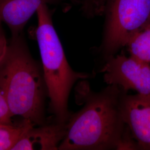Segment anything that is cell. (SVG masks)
Masks as SVG:
<instances>
[{
	"mask_svg": "<svg viewBox=\"0 0 150 150\" xmlns=\"http://www.w3.org/2000/svg\"><path fill=\"white\" fill-rule=\"evenodd\" d=\"M77 86L76 98L83 106L70 116L59 150L139 149L122 116L125 92L113 85L95 92L84 81Z\"/></svg>",
	"mask_w": 150,
	"mask_h": 150,
	"instance_id": "6da1fadb",
	"label": "cell"
},
{
	"mask_svg": "<svg viewBox=\"0 0 150 150\" xmlns=\"http://www.w3.org/2000/svg\"><path fill=\"white\" fill-rule=\"evenodd\" d=\"M0 88L13 116H21L35 126L45 124L47 89L43 72L21 35L12 37L0 61Z\"/></svg>",
	"mask_w": 150,
	"mask_h": 150,
	"instance_id": "7a4b0ae2",
	"label": "cell"
},
{
	"mask_svg": "<svg viewBox=\"0 0 150 150\" xmlns=\"http://www.w3.org/2000/svg\"><path fill=\"white\" fill-rule=\"evenodd\" d=\"M38 25L36 30L42 64V72L50 109L57 122L66 123L70 117L68 100L73 86L89 75L73 70L66 59L64 50L55 30L48 6L38 10Z\"/></svg>",
	"mask_w": 150,
	"mask_h": 150,
	"instance_id": "3957f363",
	"label": "cell"
},
{
	"mask_svg": "<svg viewBox=\"0 0 150 150\" xmlns=\"http://www.w3.org/2000/svg\"><path fill=\"white\" fill-rule=\"evenodd\" d=\"M103 13L105 23L101 51L107 59L150 25V0H106Z\"/></svg>",
	"mask_w": 150,
	"mask_h": 150,
	"instance_id": "277c9868",
	"label": "cell"
},
{
	"mask_svg": "<svg viewBox=\"0 0 150 150\" xmlns=\"http://www.w3.org/2000/svg\"><path fill=\"white\" fill-rule=\"evenodd\" d=\"M107 85L117 86L125 93L135 91L150 97V64L129 55L115 54L106 59L101 70Z\"/></svg>",
	"mask_w": 150,
	"mask_h": 150,
	"instance_id": "5b68a950",
	"label": "cell"
},
{
	"mask_svg": "<svg viewBox=\"0 0 150 150\" xmlns=\"http://www.w3.org/2000/svg\"><path fill=\"white\" fill-rule=\"evenodd\" d=\"M121 112L139 149L150 150V97L124 93Z\"/></svg>",
	"mask_w": 150,
	"mask_h": 150,
	"instance_id": "8992f818",
	"label": "cell"
},
{
	"mask_svg": "<svg viewBox=\"0 0 150 150\" xmlns=\"http://www.w3.org/2000/svg\"><path fill=\"white\" fill-rule=\"evenodd\" d=\"M67 2L81 5L82 3L81 0H0V20L10 28L12 37H17L41 6Z\"/></svg>",
	"mask_w": 150,
	"mask_h": 150,
	"instance_id": "52a82bcc",
	"label": "cell"
},
{
	"mask_svg": "<svg viewBox=\"0 0 150 150\" xmlns=\"http://www.w3.org/2000/svg\"><path fill=\"white\" fill-rule=\"evenodd\" d=\"M66 133V123H56L32 126L22 136L13 150H59Z\"/></svg>",
	"mask_w": 150,
	"mask_h": 150,
	"instance_id": "ba28073f",
	"label": "cell"
},
{
	"mask_svg": "<svg viewBox=\"0 0 150 150\" xmlns=\"http://www.w3.org/2000/svg\"><path fill=\"white\" fill-rule=\"evenodd\" d=\"M32 126L35 125L25 120L18 125L0 124V150H12L22 136Z\"/></svg>",
	"mask_w": 150,
	"mask_h": 150,
	"instance_id": "9c48e42d",
	"label": "cell"
},
{
	"mask_svg": "<svg viewBox=\"0 0 150 150\" xmlns=\"http://www.w3.org/2000/svg\"><path fill=\"white\" fill-rule=\"evenodd\" d=\"M126 46L129 55L150 64V25L131 38Z\"/></svg>",
	"mask_w": 150,
	"mask_h": 150,
	"instance_id": "30bf717a",
	"label": "cell"
},
{
	"mask_svg": "<svg viewBox=\"0 0 150 150\" xmlns=\"http://www.w3.org/2000/svg\"><path fill=\"white\" fill-rule=\"evenodd\" d=\"M81 5L83 12L87 16H97L103 13L102 0H83Z\"/></svg>",
	"mask_w": 150,
	"mask_h": 150,
	"instance_id": "8fae6325",
	"label": "cell"
},
{
	"mask_svg": "<svg viewBox=\"0 0 150 150\" xmlns=\"http://www.w3.org/2000/svg\"><path fill=\"white\" fill-rule=\"evenodd\" d=\"M13 117L11 112L6 98L0 88V124L12 123L11 118Z\"/></svg>",
	"mask_w": 150,
	"mask_h": 150,
	"instance_id": "7c38bea8",
	"label": "cell"
},
{
	"mask_svg": "<svg viewBox=\"0 0 150 150\" xmlns=\"http://www.w3.org/2000/svg\"><path fill=\"white\" fill-rule=\"evenodd\" d=\"M2 21L0 20V61L5 55L8 46L6 38L5 33L2 28Z\"/></svg>",
	"mask_w": 150,
	"mask_h": 150,
	"instance_id": "4fadbf2b",
	"label": "cell"
},
{
	"mask_svg": "<svg viewBox=\"0 0 150 150\" xmlns=\"http://www.w3.org/2000/svg\"><path fill=\"white\" fill-rule=\"evenodd\" d=\"M106 2V0H102V5L103 6V8H105V4Z\"/></svg>",
	"mask_w": 150,
	"mask_h": 150,
	"instance_id": "5bb4252c",
	"label": "cell"
}]
</instances>
